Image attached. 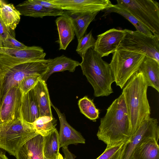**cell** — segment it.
<instances>
[{
    "label": "cell",
    "mask_w": 159,
    "mask_h": 159,
    "mask_svg": "<svg viewBox=\"0 0 159 159\" xmlns=\"http://www.w3.org/2000/svg\"><path fill=\"white\" fill-rule=\"evenodd\" d=\"M97 136L107 146L131 140V128L122 93L112 102L101 119Z\"/></svg>",
    "instance_id": "1"
},
{
    "label": "cell",
    "mask_w": 159,
    "mask_h": 159,
    "mask_svg": "<svg viewBox=\"0 0 159 159\" xmlns=\"http://www.w3.org/2000/svg\"><path fill=\"white\" fill-rule=\"evenodd\" d=\"M142 73L138 70L123 88L132 136L140 125L149 118L151 109L147 96L148 87Z\"/></svg>",
    "instance_id": "2"
},
{
    "label": "cell",
    "mask_w": 159,
    "mask_h": 159,
    "mask_svg": "<svg viewBox=\"0 0 159 159\" xmlns=\"http://www.w3.org/2000/svg\"><path fill=\"white\" fill-rule=\"evenodd\" d=\"M48 61L45 59L25 61L0 54V103L8 90L18 87L25 78L44 74L47 70Z\"/></svg>",
    "instance_id": "3"
},
{
    "label": "cell",
    "mask_w": 159,
    "mask_h": 159,
    "mask_svg": "<svg viewBox=\"0 0 159 159\" xmlns=\"http://www.w3.org/2000/svg\"><path fill=\"white\" fill-rule=\"evenodd\" d=\"M80 63L83 74L92 86L96 97L107 96L113 93L114 79L109 64L93 49H89Z\"/></svg>",
    "instance_id": "4"
},
{
    "label": "cell",
    "mask_w": 159,
    "mask_h": 159,
    "mask_svg": "<svg viewBox=\"0 0 159 159\" xmlns=\"http://www.w3.org/2000/svg\"><path fill=\"white\" fill-rule=\"evenodd\" d=\"M38 134L33 125L22 117L2 122L0 124V148L15 157L24 143Z\"/></svg>",
    "instance_id": "5"
},
{
    "label": "cell",
    "mask_w": 159,
    "mask_h": 159,
    "mask_svg": "<svg viewBox=\"0 0 159 159\" xmlns=\"http://www.w3.org/2000/svg\"><path fill=\"white\" fill-rule=\"evenodd\" d=\"M112 54L109 65L116 84L122 89L132 76L139 70L146 56L120 48Z\"/></svg>",
    "instance_id": "6"
},
{
    "label": "cell",
    "mask_w": 159,
    "mask_h": 159,
    "mask_svg": "<svg viewBox=\"0 0 159 159\" xmlns=\"http://www.w3.org/2000/svg\"><path fill=\"white\" fill-rule=\"evenodd\" d=\"M118 6L129 12L159 37V4L154 0H117Z\"/></svg>",
    "instance_id": "7"
},
{
    "label": "cell",
    "mask_w": 159,
    "mask_h": 159,
    "mask_svg": "<svg viewBox=\"0 0 159 159\" xmlns=\"http://www.w3.org/2000/svg\"><path fill=\"white\" fill-rule=\"evenodd\" d=\"M125 35L118 48L141 53L159 62V37L125 29ZM117 48V49H118Z\"/></svg>",
    "instance_id": "8"
},
{
    "label": "cell",
    "mask_w": 159,
    "mask_h": 159,
    "mask_svg": "<svg viewBox=\"0 0 159 159\" xmlns=\"http://www.w3.org/2000/svg\"><path fill=\"white\" fill-rule=\"evenodd\" d=\"M57 9L70 13L99 12L109 8L113 4L109 0H48Z\"/></svg>",
    "instance_id": "9"
},
{
    "label": "cell",
    "mask_w": 159,
    "mask_h": 159,
    "mask_svg": "<svg viewBox=\"0 0 159 159\" xmlns=\"http://www.w3.org/2000/svg\"><path fill=\"white\" fill-rule=\"evenodd\" d=\"M159 139V127L157 119L150 117L140 125L130 142L126 143L121 159H132L133 155L138 146L147 139Z\"/></svg>",
    "instance_id": "10"
},
{
    "label": "cell",
    "mask_w": 159,
    "mask_h": 159,
    "mask_svg": "<svg viewBox=\"0 0 159 159\" xmlns=\"http://www.w3.org/2000/svg\"><path fill=\"white\" fill-rule=\"evenodd\" d=\"M22 96L18 87H13L6 93L0 103V117L2 122L22 117Z\"/></svg>",
    "instance_id": "11"
},
{
    "label": "cell",
    "mask_w": 159,
    "mask_h": 159,
    "mask_svg": "<svg viewBox=\"0 0 159 159\" xmlns=\"http://www.w3.org/2000/svg\"><path fill=\"white\" fill-rule=\"evenodd\" d=\"M125 34V29L108 30L97 35L93 49L102 57L107 56L117 50Z\"/></svg>",
    "instance_id": "12"
},
{
    "label": "cell",
    "mask_w": 159,
    "mask_h": 159,
    "mask_svg": "<svg viewBox=\"0 0 159 159\" xmlns=\"http://www.w3.org/2000/svg\"><path fill=\"white\" fill-rule=\"evenodd\" d=\"M58 117L60 124L59 133V147L68 148L71 144H84L85 140L81 134L73 128L67 122L64 114L51 103Z\"/></svg>",
    "instance_id": "13"
},
{
    "label": "cell",
    "mask_w": 159,
    "mask_h": 159,
    "mask_svg": "<svg viewBox=\"0 0 159 159\" xmlns=\"http://www.w3.org/2000/svg\"><path fill=\"white\" fill-rule=\"evenodd\" d=\"M15 7L21 15L43 18L45 16H57L63 15L64 10L43 7L35 0H27L17 5Z\"/></svg>",
    "instance_id": "14"
},
{
    "label": "cell",
    "mask_w": 159,
    "mask_h": 159,
    "mask_svg": "<svg viewBox=\"0 0 159 159\" xmlns=\"http://www.w3.org/2000/svg\"><path fill=\"white\" fill-rule=\"evenodd\" d=\"M58 34L56 41L59 45V50H66L75 35L74 27L70 16L66 11L55 20Z\"/></svg>",
    "instance_id": "15"
},
{
    "label": "cell",
    "mask_w": 159,
    "mask_h": 159,
    "mask_svg": "<svg viewBox=\"0 0 159 159\" xmlns=\"http://www.w3.org/2000/svg\"><path fill=\"white\" fill-rule=\"evenodd\" d=\"M43 137L38 134L23 145L15 156L16 159H48L43 151Z\"/></svg>",
    "instance_id": "16"
},
{
    "label": "cell",
    "mask_w": 159,
    "mask_h": 159,
    "mask_svg": "<svg viewBox=\"0 0 159 159\" xmlns=\"http://www.w3.org/2000/svg\"><path fill=\"white\" fill-rule=\"evenodd\" d=\"M48 59L47 70L40 78L46 82L53 73L66 70L73 72L75 71L76 67L80 65L79 61L63 55Z\"/></svg>",
    "instance_id": "17"
},
{
    "label": "cell",
    "mask_w": 159,
    "mask_h": 159,
    "mask_svg": "<svg viewBox=\"0 0 159 159\" xmlns=\"http://www.w3.org/2000/svg\"><path fill=\"white\" fill-rule=\"evenodd\" d=\"M2 53H4L21 60L36 61L45 59L46 53L41 47L27 46L23 49H12L3 47Z\"/></svg>",
    "instance_id": "18"
},
{
    "label": "cell",
    "mask_w": 159,
    "mask_h": 159,
    "mask_svg": "<svg viewBox=\"0 0 159 159\" xmlns=\"http://www.w3.org/2000/svg\"><path fill=\"white\" fill-rule=\"evenodd\" d=\"M21 114L24 120L31 124L40 117L39 107L33 89L23 95Z\"/></svg>",
    "instance_id": "19"
},
{
    "label": "cell",
    "mask_w": 159,
    "mask_h": 159,
    "mask_svg": "<svg viewBox=\"0 0 159 159\" xmlns=\"http://www.w3.org/2000/svg\"><path fill=\"white\" fill-rule=\"evenodd\" d=\"M33 90L39 107L40 117L53 116L51 109L52 102L46 82L40 79Z\"/></svg>",
    "instance_id": "20"
},
{
    "label": "cell",
    "mask_w": 159,
    "mask_h": 159,
    "mask_svg": "<svg viewBox=\"0 0 159 159\" xmlns=\"http://www.w3.org/2000/svg\"><path fill=\"white\" fill-rule=\"evenodd\" d=\"M139 70L141 72L151 86L159 92V62L155 59L146 56Z\"/></svg>",
    "instance_id": "21"
},
{
    "label": "cell",
    "mask_w": 159,
    "mask_h": 159,
    "mask_svg": "<svg viewBox=\"0 0 159 159\" xmlns=\"http://www.w3.org/2000/svg\"><path fill=\"white\" fill-rule=\"evenodd\" d=\"M158 139L151 138L141 143L135 150L132 159H159Z\"/></svg>",
    "instance_id": "22"
},
{
    "label": "cell",
    "mask_w": 159,
    "mask_h": 159,
    "mask_svg": "<svg viewBox=\"0 0 159 159\" xmlns=\"http://www.w3.org/2000/svg\"><path fill=\"white\" fill-rule=\"evenodd\" d=\"M21 14L12 3L0 0V16L5 25L15 30L20 20Z\"/></svg>",
    "instance_id": "23"
},
{
    "label": "cell",
    "mask_w": 159,
    "mask_h": 159,
    "mask_svg": "<svg viewBox=\"0 0 159 159\" xmlns=\"http://www.w3.org/2000/svg\"><path fill=\"white\" fill-rule=\"evenodd\" d=\"M66 12L71 17L78 40L84 35L90 23L94 20L99 13H70Z\"/></svg>",
    "instance_id": "24"
},
{
    "label": "cell",
    "mask_w": 159,
    "mask_h": 159,
    "mask_svg": "<svg viewBox=\"0 0 159 159\" xmlns=\"http://www.w3.org/2000/svg\"><path fill=\"white\" fill-rule=\"evenodd\" d=\"M43 137V154L48 159H57L59 153V133L56 128Z\"/></svg>",
    "instance_id": "25"
},
{
    "label": "cell",
    "mask_w": 159,
    "mask_h": 159,
    "mask_svg": "<svg viewBox=\"0 0 159 159\" xmlns=\"http://www.w3.org/2000/svg\"><path fill=\"white\" fill-rule=\"evenodd\" d=\"M103 11L105 12V15L111 12L117 13L123 16L131 22L135 27L136 31L149 36H153L154 35L148 28L138 21L129 12L117 4H113L111 7Z\"/></svg>",
    "instance_id": "26"
},
{
    "label": "cell",
    "mask_w": 159,
    "mask_h": 159,
    "mask_svg": "<svg viewBox=\"0 0 159 159\" xmlns=\"http://www.w3.org/2000/svg\"><path fill=\"white\" fill-rule=\"evenodd\" d=\"M32 124L37 132L44 137L56 129L57 120L53 116H43L39 117Z\"/></svg>",
    "instance_id": "27"
},
{
    "label": "cell",
    "mask_w": 159,
    "mask_h": 159,
    "mask_svg": "<svg viewBox=\"0 0 159 159\" xmlns=\"http://www.w3.org/2000/svg\"><path fill=\"white\" fill-rule=\"evenodd\" d=\"M78 105L81 113L90 120L96 122L99 118V110L96 107L93 101L87 96L80 99Z\"/></svg>",
    "instance_id": "28"
},
{
    "label": "cell",
    "mask_w": 159,
    "mask_h": 159,
    "mask_svg": "<svg viewBox=\"0 0 159 159\" xmlns=\"http://www.w3.org/2000/svg\"><path fill=\"white\" fill-rule=\"evenodd\" d=\"M127 143L107 146L103 152L96 159H121Z\"/></svg>",
    "instance_id": "29"
},
{
    "label": "cell",
    "mask_w": 159,
    "mask_h": 159,
    "mask_svg": "<svg viewBox=\"0 0 159 159\" xmlns=\"http://www.w3.org/2000/svg\"><path fill=\"white\" fill-rule=\"evenodd\" d=\"M96 40L90 31L78 40L76 52L82 57L89 49L93 48Z\"/></svg>",
    "instance_id": "30"
},
{
    "label": "cell",
    "mask_w": 159,
    "mask_h": 159,
    "mask_svg": "<svg viewBox=\"0 0 159 159\" xmlns=\"http://www.w3.org/2000/svg\"><path fill=\"white\" fill-rule=\"evenodd\" d=\"M41 75H36L26 77L20 84L18 88L23 95L25 94L34 88Z\"/></svg>",
    "instance_id": "31"
},
{
    "label": "cell",
    "mask_w": 159,
    "mask_h": 159,
    "mask_svg": "<svg viewBox=\"0 0 159 159\" xmlns=\"http://www.w3.org/2000/svg\"><path fill=\"white\" fill-rule=\"evenodd\" d=\"M3 47L12 49H23L27 46L17 40L15 37L9 35L2 42Z\"/></svg>",
    "instance_id": "32"
},
{
    "label": "cell",
    "mask_w": 159,
    "mask_h": 159,
    "mask_svg": "<svg viewBox=\"0 0 159 159\" xmlns=\"http://www.w3.org/2000/svg\"><path fill=\"white\" fill-rule=\"evenodd\" d=\"M9 35L15 37V30L7 27L0 16V38L2 42Z\"/></svg>",
    "instance_id": "33"
},
{
    "label": "cell",
    "mask_w": 159,
    "mask_h": 159,
    "mask_svg": "<svg viewBox=\"0 0 159 159\" xmlns=\"http://www.w3.org/2000/svg\"><path fill=\"white\" fill-rule=\"evenodd\" d=\"M35 1L45 7L52 9H57L55 5L50 2L48 0H35Z\"/></svg>",
    "instance_id": "34"
},
{
    "label": "cell",
    "mask_w": 159,
    "mask_h": 159,
    "mask_svg": "<svg viewBox=\"0 0 159 159\" xmlns=\"http://www.w3.org/2000/svg\"><path fill=\"white\" fill-rule=\"evenodd\" d=\"M64 155V159H75L76 156L69 151L68 148H62Z\"/></svg>",
    "instance_id": "35"
},
{
    "label": "cell",
    "mask_w": 159,
    "mask_h": 159,
    "mask_svg": "<svg viewBox=\"0 0 159 159\" xmlns=\"http://www.w3.org/2000/svg\"><path fill=\"white\" fill-rule=\"evenodd\" d=\"M0 159H8L4 153L0 151Z\"/></svg>",
    "instance_id": "36"
},
{
    "label": "cell",
    "mask_w": 159,
    "mask_h": 159,
    "mask_svg": "<svg viewBox=\"0 0 159 159\" xmlns=\"http://www.w3.org/2000/svg\"><path fill=\"white\" fill-rule=\"evenodd\" d=\"M3 47L2 42L0 38V54L2 53V48Z\"/></svg>",
    "instance_id": "37"
},
{
    "label": "cell",
    "mask_w": 159,
    "mask_h": 159,
    "mask_svg": "<svg viewBox=\"0 0 159 159\" xmlns=\"http://www.w3.org/2000/svg\"><path fill=\"white\" fill-rule=\"evenodd\" d=\"M57 159H64L63 157L61 154L60 153L59 154L58 157Z\"/></svg>",
    "instance_id": "38"
},
{
    "label": "cell",
    "mask_w": 159,
    "mask_h": 159,
    "mask_svg": "<svg viewBox=\"0 0 159 159\" xmlns=\"http://www.w3.org/2000/svg\"><path fill=\"white\" fill-rule=\"evenodd\" d=\"M2 121H1V119H0V124L2 123Z\"/></svg>",
    "instance_id": "39"
}]
</instances>
